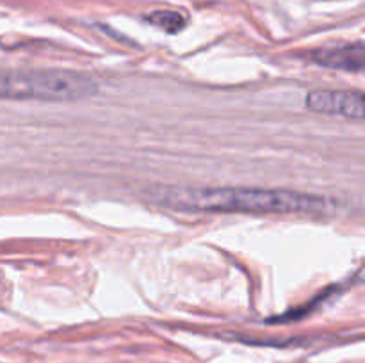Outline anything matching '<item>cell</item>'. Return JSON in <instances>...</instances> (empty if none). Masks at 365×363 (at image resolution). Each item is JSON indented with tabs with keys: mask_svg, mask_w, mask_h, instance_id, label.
I'll return each mask as SVG.
<instances>
[{
	"mask_svg": "<svg viewBox=\"0 0 365 363\" xmlns=\"http://www.w3.org/2000/svg\"><path fill=\"white\" fill-rule=\"evenodd\" d=\"M146 194L152 201L182 212L323 214L330 209L327 198L287 189L153 185Z\"/></svg>",
	"mask_w": 365,
	"mask_h": 363,
	"instance_id": "6da1fadb",
	"label": "cell"
},
{
	"mask_svg": "<svg viewBox=\"0 0 365 363\" xmlns=\"http://www.w3.org/2000/svg\"><path fill=\"white\" fill-rule=\"evenodd\" d=\"M98 84L84 73L64 70L0 73V100L75 102L93 96Z\"/></svg>",
	"mask_w": 365,
	"mask_h": 363,
	"instance_id": "7a4b0ae2",
	"label": "cell"
},
{
	"mask_svg": "<svg viewBox=\"0 0 365 363\" xmlns=\"http://www.w3.org/2000/svg\"><path fill=\"white\" fill-rule=\"evenodd\" d=\"M307 109L312 112L328 114V116L348 117V120L362 121L365 116L364 95L360 91H330L319 89L310 91L305 98Z\"/></svg>",
	"mask_w": 365,
	"mask_h": 363,
	"instance_id": "3957f363",
	"label": "cell"
},
{
	"mask_svg": "<svg viewBox=\"0 0 365 363\" xmlns=\"http://www.w3.org/2000/svg\"><path fill=\"white\" fill-rule=\"evenodd\" d=\"M364 43H344V45H335L330 48H321L312 53L314 63L323 68L342 71H355L360 73L364 70Z\"/></svg>",
	"mask_w": 365,
	"mask_h": 363,
	"instance_id": "277c9868",
	"label": "cell"
},
{
	"mask_svg": "<svg viewBox=\"0 0 365 363\" xmlns=\"http://www.w3.org/2000/svg\"><path fill=\"white\" fill-rule=\"evenodd\" d=\"M148 20L159 28H163V31L170 32V34L182 31L185 25V18L177 11H157V13L150 14Z\"/></svg>",
	"mask_w": 365,
	"mask_h": 363,
	"instance_id": "5b68a950",
	"label": "cell"
}]
</instances>
